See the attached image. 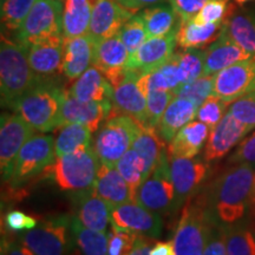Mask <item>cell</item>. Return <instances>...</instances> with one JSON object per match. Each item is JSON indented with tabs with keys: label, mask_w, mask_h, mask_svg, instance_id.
<instances>
[{
	"label": "cell",
	"mask_w": 255,
	"mask_h": 255,
	"mask_svg": "<svg viewBox=\"0 0 255 255\" xmlns=\"http://www.w3.org/2000/svg\"><path fill=\"white\" fill-rule=\"evenodd\" d=\"M254 181V165L233 164L201 194V200L218 225L231 227L246 216L252 208Z\"/></svg>",
	"instance_id": "obj_1"
},
{
	"label": "cell",
	"mask_w": 255,
	"mask_h": 255,
	"mask_svg": "<svg viewBox=\"0 0 255 255\" xmlns=\"http://www.w3.org/2000/svg\"><path fill=\"white\" fill-rule=\"evenodd\" d=\"M40 79L28 62L26 47L1 34L0 44V91L2 107H12L37 87Z\"/></svg>",
	"instance_id": "obj_2"
},
{
	"label": "cell",
	"mask_w": 255,
	"mask_h": 255,
	"mask_svg": "<svg viewBox=\"0 0 255 255\" xmlns=\"http://www.w3.org/2000/svg\"><path fill=\"white\" fill-rule=\"evenodd\" d=\"M65 89L40 82L12 107L37 131L51 132L63 126L62 103Z\"/></svg>",
	"instance_id": "obj_3"
},
{
	"label": "cell",
	"mask_w": 255,
	"mask_h": 255,
	"mask_svg": "<svg viewBox=\"0 0 255 255\" xmlns=\"http://www.w3.org/2000/svg\"><path fill=\"white\" fill-rule=\"evenodd\" d=\"M100 167V158L90 144L57 157L46 170L60 189L75 194L94 189Z\"/></svg>",
	"instance_id": "obj_4"
},
{
	"label": "cell",
	"mask_w": 255,
	"mask_h": 255,
	"mask_svg": "<svg viewBox=\"0 0 255 255\" xmlns=\"http://www.w3.org/2000/svg\"><path fill=\"white\" fill-rule=\"evenodd\" d=\"M215 225L200 196L188 200L173 239L175 255H202Z\"/></svg>",
	"instance_id": "obj_5"
},
{
	"label": "cell",
	"mask_w": 255,
	"mask_h": 255,
	"mask_svg": "<svg viewBox=\"0 0 255 255\" xmlns=\"http://www.w3.org/2000/svg\"><path fill=\"white\" fill-rule=\"evenodd\" d=\"M141 128L137 121L126 114L113 115L105 121L92 144L101 164L116 167L120 158L132 146Z\"/></svg>",
	"instance_id": "obj_6"
},
{
	"label": "cell",
	"mask_w": 255,
	"mask_h": 255,
	"mask_svg": "<svg viewBox=\"0 0 255 255\" xmlns=\"http://www.w3.org/2000/svg\"><path fill=\"white\" fill-rule=\"evenodd\" d=\"M19 241L36 255H69L75 245L72 218L58 215L44 220L21 234Z\"/></svg>",
	"instance_id": "obj_7"
},
{
	"label": "cell",
	"mask_w": 255,
	"mask_h": 255,
	"mask_svg": "<svg viewBox=\"0 0 255 255\" xmlns=\"http://www.w3.org/2000/svg\"><path fill=\"white\" fill-rule=\"evenodd\" d=\"M63 34L60 0H37L24 23L15 32V40L27 47L37 41Z\"/></svg>",
	"instance_id": "obj_8"
},
{
	"label": "cell",
	"mask_w": 255,
	"mask_h": 255,
	"mask_svg": "<svg viewBox=\"0 0 255 255\" xmlns=\"http://www.w3.org/2000/svg\"><path fill=\"white\" fill-rule=\"evenodd\" d=\"M56 139L50 135H33L23 145L14 162L8 182L13 188L21 187L32 177L55 163Z\"/></svg>",
	"instance_id": "obj_9"
},
{
	"label": "cell",
	"mask_w": 255,
	"mask_h": 255,
	"mask_svg": "<svg viewBox=\"0 0 255 255\" xmlns=\"http://www.w3.org/2000/svg\"><path fill=\"white\" fill-rule=\"evenodd\" d=\"M135 201L157 214L174 213L175 188L168 151L162 155L158 164L139 186Z\"/></svg>",
	"instance_id": "obj_10"
},
{
	"label": "cell",
	"mask_w": 255,
	"mask_h": 255,
	"mask_svg": "<svg viewBox=\"0 0 255 255\" xmlns=\"http://www.w3.org/2000/svg\"><path fill=\"white\" fill-rule=\"evenodd\" d=\"M31 127L19 114H2L0 120V169L2 182H8L13 173L17 156L32 136L34 135Z\"/></svg>",
	"instance_id": "obj_11"
},
{
	"label": "cell",
	"mask_w": 255,
	"mask_h": 255,
	"mask_svg": "<svg viewBox=\"0 0 255 255\" xmlns=\"http://www.w3.org/2000/svg\"><path fill=\"white\" fill-rule=\"evenodd\" d=\"M171 178L175 188L174 213L195 195L208 177L209 164L200 158H170Z\"/></svg>",
	"instance_id": "obj_12"
},
{
	"label": "cell",
	"mask_w": 255,
	"mask_h": 255,
	"mask_svg": "<svg viewBox=\"0 0 255 255\" xmlns=\"http://www.w3.org/2000/svg\"><path fill=\"white\" fill-rule=\"evenodd\" d=\"M255 91V57L223 69L214 76L213 95L231 105Z\"/></svg>",
	"instance_id": "obj_13"
},
{
	"label": "cell",
	"mask_w": 255,
	"mask_h": 255,
	"mask_svg": "<svg viewBox=\"0 0 255 255\" xmlns=\"http://www.w3.org/2000/svg\"><path fill=\"white\" fill-rule=\"evenodd\" d=\"M111 225L146 238H158L163 228L161 215L136 201L113 207Z\"/></svg>",
	"instance_id": "obj_14"
},
{
	"label": "cell",
	"mask_w": 255,
	"mask_h": 255,
	"mask_svg": "<svg viewBox=\"0 0 255 255\" xmlns=\"http://www.w3.org/2000/svg\"><path fill=\"white\" fill-rule=\"evenodd\" d=\"M177 27L165 36L148 38L135 52L130 55L127 64V71H132L141 76L163 65L174 55L175 45L177 44Z\"/></svg>",
	"instance_id": "obj_15"
},
{
	"label": "cell",
	"mask_w": 255,
	"mask_h": 255,
	"mask_svg": "<svg viewBox=\"0 0 255 255\" xmlns=\"http://www.w3.org/2000/svg\"><path fill=\"white\" fill-rule=\"evenodd\" d=\"M63 34L37 41L27 46V57L32 70L40 82H51L63 73L64 60Z\"/></svg>",
	"instance_id": "obj_16"
},
{
	"label": "cell",
	"mask_w": 255,
	"mask_h": 255,
	"mask_svg": "<svg viewBox=\"0 0 255 255\" xmlns=\"http://www.w3.org/2000/svg\"><path fill=\"white\" fill-rule=\"evenodd\" d=\"M92 12L89 34L95 43L115 37L133 15L117 0H91Z\"/></svg>",
	"instance_id": "obj_17"
},
{
	"label": "cell",
	"mask_w": 255,
	"mask_h": 255,
	"mask_svg": "<svg viewBox=\"0 0 255 255\" xmlns=\"http://www.w3.org/2000/svg\"><path fill=\"white\" fill-rule=\"evenodd\" d=\"M250 131V128L235 119L232 113L227 110L222 120L213 129H210L203 151L205 161L209 163L225 157Z\"/></svg>",
	"instance_id": "obj_18"
},
{
	"label": "cell",
	"mask_w": 255,
	"mask_h": 255,
	"mask_svg": "<svg viewBox=\"0 0 255 255\" xmlns=\"http://www.w3.org/2000/svg\"><path fill=\"white\" fill-rule=\"evenodd\" d=\"M129 58L130 52L119 34L96 43L94 65L103 72L114 88L126 77Z\"/></svg>",
	"instance_id": "obj_19"
},
{
	"label": "cell",
	"mask_w": 255,
	"mask_h": 255,
	"mask_svg": "<svg viewBox=\"0 0 255 255\" xmlns=\"http://www.w3.org/2000/svg\"><path fill=\"white\" fill-rule=\"evenodd\" d=\"M114 111L111 101L105 102H81L64 92L62 103L63 124L79 123L88 127L92 132L97 131L104 121L110 119Z\"/></svg>",
	"instance_id": "obj_20"
},
{
	"label": "cell",
	"mask_w": 255,
	"mask_h": 255,
	"mask_svg": "<svg viewBox=\"0 0 255 255\" xmlns=\"http://www.w3.org/2000/svg\"><path fill=\"white\" fill-rule=\"evenodd\" d=\"M138 77L137 73L127 71L123 81L115 88L113 115L126 114L141 127H146V97L137 84Z\"/></svg>",
	"instance_id": "obj_21"
},
{
	"label": "cell",
	"mask_w": 255,
	"mask_h": 255,
	"mask_svg": "<svg viewBox=\"0 0 255 255\" xmlns=\"http://www.w3.org/2000/svg\"><path fill=\"white\" fill-rule=\"evenodd\" d=\"M73 202L76 205L75 218L84 227L94 231L107 232L111 223V207L107 201L95 193L94 189L75 193Z\"/></svg>",
	"instance_id": "obj_22"
},
{
	"label": "cell",
	"mask_w": 255,
	"mask_h": 255,
	"mask_svg": "<svg viewBox=\"0 0 255 255\" xmlns=\"http://www.w3.org/2000/svg\"><path fill=\"white\" fill-rule=\"evenodd\" d=\"M95 40L90 34L65 38L64 40L63 75L70 81L77 79L94 65Z\"/></svg>",
	"instance_id": "obj_23"
},
{
	"label": "cell",
	"mask_w": 255,
	"mask_h": 255,
	"mask_svg": "<svg viewBox=\"0 0 255 255\" xmlns=\"http://www.w3.org/2000/svg\"><path fill=\"white\" fill-rule=\"evenodd\" d=\"M251 58H253L251 53L241 49L221 30L219 37L205 50L203 76H215L233 64Z\"/></svg>",
	"instance_id": "obj_24"
},
{
	"label": "cell",
	"mask_w": 255,
	"mask_h": 255,
	"mask_svg": "<svg viewBox=\"0 0 255 255\" xmlns=\"http://www.w3.org/2000/svg\"><path fill=\"white\" fill-rule=\"evenodd\" d=\"M115 88L100 69L92 65L76 79L68 92L81 102H113Z\"/></svg>",
	"instance_id": "obj_25"
},
{
	"label": "cell",
	"mask_w": 255,
	"mask_h": 255,
	"mask_svg": "<svg viewBox=\"0 0 255 255\" xmlns=\"http://www.w3.org/2000/svg\"><path fill=\"white\" fill-rule=\"evenodd\" d=\"M94 191L98 196L107 201L111 207L135 201L129 184L124 180L116 167L101 164Z\"/></svg>",
	"instance_id": "obj_26"
},
{
	"label": "cell",
	"mask_w": 255,
	"mask_h": 255,
	"mask_svg": "<svg viewBox=\"0 0 255 255\" xmlns=\"http://www.w3.org/2000/svg\"><path fill=\"white\" fill-rule=\"evenodd\" d=\"M210 128L200 121H191L178 131L168 143V155L170 158H191L199 154L208 139Z\"/></svg>",
	"instance_id": "obj_27"
},
{
	"label": "cell",
	"mask_w": 255,
	"mask_h": 255,
	"mask_svg": "<svg viewBox=\"0 0 255 255\" xmlns=\"http://www.w3.org/2000/svg\"><path fill=\"white\" fill-rule=\"evenodd\" d=\"M197 109L199 108L193 102L188 101L186 98L175 97L171 103L168 105L167 110L162 116L161 122L156 129L159 137L165 143L170 142L184 126H187L195 119Z\"/></svg>",
	"instance_id": "obj_28"
},
{
	"label": "cell",
	"mask_w": 255,
	"mask_h": 255,
	"mask_svg": "<svg viewBox=\"0 0 255 255\" xmlns=\"http://www.w3.org/2000/svg\"><path fill=\"white\" fill-rule=\"evenodd\" d=\"M222 31L241 49L255 57V13L234 11V6L222 25Z\"/></svg>",
	"instance_id": "obj_29"
},
{
	"label": "cell",
	"mask_w": 255,
	"mask_h": 255,
	"mask_svg": "<svg viewBox=\"0 0 255 255\" xmlns=\"http://www.w3.org/2000/svg\"><path fill=\"white\" fill-rule=\"evenodd\" d=\"M223 23L196 24L193 19L180 20L177 27L176 43L183 50L202 49L207 44L213 43L219 37Z\"/></svg>",
	"instance_id": "obj_30"
},
{
	"label": "cell",
	"mask_w": 255,
	"mask_h": 255,
	"mask_svg": "<svg viewBox=\"0 0 255 255\" xmlns=\"http://www.w3.org/2000/svg\"><path fill=\"white\" fill-rule=\"evenodd\" d=\"M164 141L154 128L142 127L131 148L139 155L144 167V180L158 164L162 155L167 151ZM143 180V181H144Z\"/></svg>",
	"instance_id": "obj_31"
},
{
	"label": "cell",
	"mask_w": 255,
	"mask_h": 255,
	"mask_svg": "<svg viewBox=\"0 0 255 255\" xmlns=\"http://www.w3.org/2000/svg\"><path fill=\"white\" fill-rule=\"evenodd\" d=\"M92 12L91 0H64L63 36L73 38L89 33Z\"/></svg>",
	"instance_id": "obj_32"
},
{
	"label": "cell",
	"mask_w": 255,
	"mask_h": 255,
	"mask_svg": "<svg viewBox=\"0 0 255 255\" xmlns=\"http://www.w3.org/2000/svg\"><path fill=\"white\" fill-rule=\"evenodd\" d=\"M141 17L144 21L148 37H162L169 34L178 26L177 13L171 5H154L149 6L141 12Z\"/></svg>",
	"instance_id": "obj_33"
},
{
	"label": "cell",
	"mask_w": 255,
	"mask_h": 255,
	"mask_svg": "<svg viewBox=\"0 0 255 255\" xmlns=\"http://www.w3.org/2000/svg\"><path fill=\"white\" fill-rule=\"evenodd\" d=\"M92 131L79 123H65L59 128L55 142L56 156L60 157L91 144Z\"/></svg>",
	"instance_id": "obj_34"
},
{
	"label": "cell",
	"mask_w": 255,
	"mask_h": 255,
	"mask_svg": "<svg viewBox=\"0 0 255 255\" xmlns=\"http://www.w3.org/2000/svg\"><path fill=\"white\" fill-rule=\"evenodd\" d=\"M72 232L75 245L83 255H108L109 234L107 232L84 227L75 216L72 218Z\"/></svg>",
	"instance_id": "obj_35"
},
{
	"label": "cell",
	"mask_w": 255,
	"mask_h": 255,
	"mask_svg": "<svg viewBox=\"0 0 255 255\" xmlns=\"http://www.w3.org/2000/svg\"><path fill=\"white\" fill-rule=\"evenodd\" d=\"M227 231V255H255V234L245 223L239 222Z\"/></svg>",
	"instance_id": "obj_36"
},
{
	"label": "cell",
	"mask_w": 255,
	"mask_h": 255,
	"mask_svg": "<svg viewBox=\"0 0 255 255\" xmlns=\"http://www.w3.org/2000/svg\"><path fill=\"white\" fill-rule=\"evenodd\" d=\"M37 0H1V25L15 33L24 23Z\"/></svg>",
	"instance_id": "obj_37"
},
{
	"label": "cell",
	"mask_w": 255,
	"mask_h": 255,
	"mask_svg": "<svg viewBox=\"0 0 255 255\" xmlns=\"http://www.w3.org/2000/svg\"><path fill=\"white\" fill-rule=\"evenodd\" d=\"M116 168L129 184L133 196L136 197L137 190L144 180V167L139 155L132 148H130L117 162Z\"/></svg>",
	"instance_id": "obj_38"
},
{
	"label": "cell",
	"mask_w": 255,
	"mask_h": 255,
	"mask_svg": "<svg viewBox=\"0 0 255 255\" xmlns=\"http://www.w3.org/2000/svg\"><path fill=\"white\" fill-rule=\"evenodd\" d=\"M178 64L183 85L196 81L205 72V50L189 49L178 52Z\"/></svg>",
	"instance_id": "obj_39"
},
{
	"label": "cell",
	"mask_w": 255,
	"mask_h": 255,
	"mask_svg": "<svg viewBox=\"0 0 255 255\" xmlns=\"http://www.w3.org/2000/svg\"><path fill=\"white\" fill-rule=\"evenodd\" d=\"M146 97V127L157 129L162 116L168 105L175 98V95L168 90L150 91Z\"/></svg>",
	"instance_id": "obj_40"
},
{
	"label": "cell",
	"mask_w": 255,
	"mask_h": 255,
	"mask_svg": "<svg viewBox=\"0 0 255 255\" xmlns=\"http://www.w3.org/2000/svg\"><path fill=\"white\" fill-rule=\"evenodd\" d=\"M119 36L123 44L126 45L128 51L131 53L138 49L144 41L148 39V32L144 21L141 17V14L132 15L129 20L124 24V26L121 28Z\"/></svg>",
	"instance_id": "obj_41"
},
{
	"label": "cell",
	"mask_w": 255,
	"mask_h": 255,
	"mask_svg": "<svg viewBox=\"0 0 255 255\" xmlns=\"http://www.w3.org/2000/svg\"><path fill=\"white\" fill-rule=\"evenodd\" d=\"M213 90H214V76H202L196 81L183 85L175 94V97L186 98L200 108L203 102L213 95Z\"/></svg>",
	"instance_id": "obj_42"
},
{
	"label": "cell",
	"mask_w": 255,
	"mask_h": 255,
	"mask_svg": "<svg viewBox=\"0 0 255 255\" xmlns=\"http://www.w3.org/2000/svg\"><path fill=\"white\" fill-rule=\"evenodd\" d=\"M232 8L233 5H228V0H210L200 9L193 20L199 25L223 23Z\"/></svg>",
	"instance_id": "obj_43"
},
{
	"label": "cell",
	"mask_w": 255,
	"mask_h": 255,
	"mask_svg": "<svg viewBox=\"0 0 255 255\" xmlns=\"http://www.w3.org/2000/svg\"><path fill=\"white\" fill-rule=\"evenodd\" d=\"M228 105V103L220 100L216 96H209L203 102V104L197 109L196 119L200 122L207 124L210 129H213L222 120V117L225 116V111L227 109Z\"/></svg>",
	"instance_id": "obj_44"
},
{
	"label": "cell",
	"mask_w": 255,
	"mask_h": 255,
	"mask_svg": "<svg viewBox=\"0 0 255 255\" xmlns=\"http://www.w3.org/2000/svg\"><path fill=\"white\" fill-rule=\"evenodd\" d=\"M235 119H238L250 129L255 128V91L233 102L228 108Z\"/></svg>",
	"instance_id": "obj_45"
},
{
	"label": "cell",
	"mask_w": 255,
	"mask_h": 255,
	"mask_svg": "<svg viewBox=\"0 0 255 255\" xmlns=\"http://www.w3.org/2000/svg\"><path fill=\"white\" fill-rule=\"evenodd\" d=\"M109 234V246H108V255H127L131 251L138 235L131 232L124 231L116 226L111 225Z\"/></svg>",
	"instance_id": "obj_46"
},
{
	"label": "cell",
	"mask_w": 255,
	"mask_h": 255,
	"mask_svg": "<svg viewBox=\"0 0 255 255\" xmlns=\"http://www.w3.org/2000/svg\"><path fill=\"white\" fill-rule=\"evenodd\" d=\"M228 163L229 165L251 164L255 167V131L241 141L237 150L229 157Z\"/></svg>",
	"instance_id": "obj_47"
},
{
	"label": "cell",
	"mask_w": 255,
	"mask_h": 255,
	"mask_svg": "<svg viewBox=\"0 0 255 255\" xmlns=\"http://www.w3.org/2000/svg\"><path fill=\"white\" fill-rule=\"evenodd\" d=\"M158 70L162 72L164 79L167 81L169 90L173 92L174 95L176 94L183 85L182 79H181L180 64H178V53L171 56L163 65L159 66Z\"/></svg>",
	"instance_id": "obj_48"
},
{
	"label": "cell",
	"mask_w": 255,
	"mask_h": 255,
	"mask_svg": "<svg viewBox=\"0 0 255 255\" xmlns=\"http://www.w3.org/2000/svg\"><path fill=\"white\" fill-rule=\"evenodd\" d=\"M5 226L11 232L31 231L37 227V219L21 210H9L5 215Z\"/></svg>",
	"instance_id": "obj_49"
},
{
	"label": "cell",
	"mask_w": 255,
	"mask_h": 255,
	"mask_svg": "<svg viewBox=\"0 0 255 255\" xmlns=\"http://www.w3.org/2000/svg\"><path fill=\"white\" fill-rule=\"evenodd\" d=\"M202 255H227V231L216 223Z\"/></svg>",
	"instance_id": "obj_50"
},
{
	"label": "cell",
	"mask_w": 255,
	"mask_h": 255,
	"mask_svg": "<svg viewBox=\"0 0 255 255\" xmlns=\"http://www.w3.org/2000/svg\"><path fill=\"white\" fill-rule=\"evenodd\" d=\"M180 20H190L210 0H168Z\"/></svg>",
	"instance_id": "obj_51"
},
{
	"label": "cell",
	"mask_w": 255,
	"mask_h": 255,
	"mask_svg": "<svg viewBox=\"0 0 255 255\" xmlns=\"http://www.w3.org/2000/svg\"><path fill=\"white\" fill-rule=\"evenodd\" d=\"M1 251L6 255H36L19 240H9L5 238L1 240Z\"/></svg>",
	"instance_id": "obj_52"
},
{
	"label": "cell",
	"mask_w": 255,
	"mask_h": 255,
	"mask_svg": "<svg viewBox=\"0 0 255 255\" xmlns=\"http://www.w3.org/2000/svg\"><path fill=\"white\" fill-rule=\"evenodd\" d=\"M121 5L124 7L130 9V11L135 13L136 11L142 8H146L149 6H154L157 4H162L165 0H117Z\"/></svg>",
	"instance_id": "obj_53"
},
{
	"label": "cell",
	"mask_w": 255,
	"mask_h": 255,
	"mask_svg": "<svg viewBox=\"0 0 255 255\" xmlns=\"http://www.w3.org/2000/svg\"><path fill=\"white\" fill-rule=\"evenodd\" d=\"M151 248L152 247L150 240H146V237L138 235L135 244H133L131 251H130L127 255H150Z\"/></svg>",
	"instance_id": "obj_54"
},
{
	"label": "cell",
	"mask_w": 255,
	"mask_h": 255,
	"mask_svg": "<svg viewBox=\"0 0 255 255\" xmlns=\"http://www.w3.org/2000/svg\"><path fill=\"white\" fill-rule=\"evenodd\" d=\"M150 255H175L173 241L157 242V244L151 248Z\"/></svg>",
	"instance_id": "obj_55"
},
{
	"label": "cell",
	"mask_w": 255,
	"mask_h": 255,
	"mask_svg": "<svg viewBox=\"0 0 255 255\" xmlns=\"http://www.w3.org/2000/svg\"><path fill=\"white\" fill-rule=\"evenodd\" d=\"M69 255H83V254H82V252L79 251V248L76 247V248H72V250L70 251Z\"/></svg>",
	"instance_id": "obj_56"
},
{
	"label": "cell",
	"mask_w": 255,
	"mask_h": 255,
	"mask_svg": "<svg viewBox=\"0 0 255 255\" xmlns=\"http://www.w3.org/2000/svg\"><path fill=\"white\" fill-rule=\"evenodd\" d=\"M251 210L255 213V181H254V190H253V199H252V208Z\"/></svg>",
	"instance_id": "obj_57"
},
{
	"label": "cell",
	"mask_w": 255,
	"mask_h": 255,
	"mask_svg": "<svg viewBox=\"0 0 255 255\" xmlns=\"http://www.w3.org/2000/svg\"><path fill=\"white\" fill-rule=\"evenodd\" d=\"M235 2H237V4H239V5H244V4H246V2H248V1H252V0H234Z\"/></svg>",
	"instance_id": "obj_58"
},
{
	"label": "cell",
	"mask_w": 255,
	"mask_h": 255,
	"mask_svg": "<svg viewBox=\"0 0 255 255\" xmlns=\"http://www.w3.org/2000/svg\"><path fill=\"white\" fill-rule=\"evenodd\" d=\"M0 255H6V254L4 253V252H2V251H1V253H0Z\"/></svg>",
	"instance_id": "obj_59"
}]
</instances>
